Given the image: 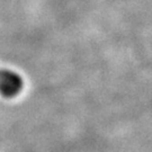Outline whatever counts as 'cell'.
I'll return each mask as SVG.
<instances>
[{"instance_id": "cell-1", "label": "cell", "mask_w": 152, "mask_h": 152, "mask_svg": "<svg viewBox=\"0 0 152 152\" xmlns=\"http://www.w3.org/2000/svg\"><path fill=\"white\" fill-rule=\"evenodd\" d=\"M23 88V79L17 72L9 69L0 70V94L5 97H14Z\"/></svg>"}]
</instances>
